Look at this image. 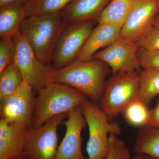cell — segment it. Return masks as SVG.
<instances>
[{
    "label": "cell",
    "instance_id": "obj_10",
    "mask_svg": "<svg viewBox=\"0 0 159 159\" xmlns=\"http://www.w3.org/2000/svg\"><path fill=\"white\" fill-rule=\"evenodd\" d=\"M139 50L137 42L119 38L108 47L97 52L93 58L106 64L112 74L138 71L141 68Z\"/></svg>",
    "mask_w": 159,
    "mask_h": 159
},
{
    "label": "cell",
    "instance_id": "obj_20",
    "mask_svg": "<svg viewBox=\"0 0 159 159\" xmlns=\"http://www.w3.org/2000/svg\"><path fill=\"white\" fill-rule=\"evenodd\" d=\"M159 96V70L145 69L140 73L139 98L148 105Z\"/></svg>",
    "mask_w": 159,
    "mask_h": 159
},
{
    "label": "cell",
    "instance_id": "obj_2",
    "mask_svg": "<svg viewBox=\"0 0 159 159\" xmlns=\"http://www.w3.org/2000/svg\"><path fill=\"white\" fill-rule=\"evenodd\" d=\"M66 24L61 11L39 16H28L23 21L20 32L38 58L43 62L51 66L56 42Z\"/></svg>",
    "mask_w": 159,
    "mask_h": 159
},
{
    "label": "cell",
    "instance_id": "obj_17",
    "mask_svg": "<svg viewBox=\"0 0 159 159\" xmlns=\"http://www.w3.org/2000/svg\"><path fill=\"white\" fill-rule=\"evenodd\" d=\"M134 151L137 155L159 159V129L148 126L139 128L135 139Z\"/></svg>",
    "mask_w": 159,
    "mask_h": 159
},
{
    "label": "cell",
    "instance_id": "obj_7",
    "mask_svg": "<svg viewBox=\"0 0 159 159\" xmlns=\"http://www.w3.org/2000/svg\"><path fill=\"white\" fill-rule=\"evenodd\" d=\"M93 21L66 24L61 31L54 48L51 66L59 70L77 59L93 31Z\"/></svg>",
    "mask_w": 159,
    "mask_h": 159
},
{
    "label": "cell",
    "instance_id": "obj_14",
    "mask_svg": "<svg viewBox=\"0 0 159 159\" xmlns=\"http://www.w3.org/2000/svg\"><path fill=\"white\" fill-rule=\"evenodd\" d=\"M121 28L108 23H100L93 29L76 60L87 61L94 59L98 50L106 48L120 37Z\"/></svg>",
    "mask_w": 159,
    "mask_h": 159
},
{
    "label": "cell",
    "instance_id": "obj_31",
    "mask_svg": "<svg viewBox=\"0 0 159 159\" xmlns=\"http://www.w3.org/2000/svg\"><path fill=\"white\" fill-rule=\"evenodd\" d=\"M17 159H29L28 158H27L25 157H24L23 156H21L20 157L18 158Z\"/></svg>",
    "mask_w": 159,
    "mask_h": 159
},
{
    "label": "cell",
    "instance_id": "obj_8",
    "mask_svg": "<svg viewBox=\"0 0 159 159\" xmlns=\"http://www.w3.org/2000/svg\"><path fill=\"white\" fill-rule=\"evenodd\" d=\"M13 39L15 51L13 61L21 72L25 81L34 91L38 92L49 82V76L53 69L51 66L43 62L38 58L20 32Z\"/></svg>",
    "mask_w": 159,
    "mask_h": 159
},
{
    "label": "cell",
    "instance_id": "obj_27",
    "mask_svg": "<svg viewBox=\"0 0 159 159\" xmlns=\"http://www.w3.org/2000/svg\"><path fill=\"white\" fill-rule=\"evenodd\" d=\"M146 126L159 129V96L156 105L150 110L149 118Z\"/></svg>",
    "mask_w": 159,
    "mask_h": 159
},
{
    "label": "cell",
    "instance_id": "obj_4",
    "mask_svg": "<svg viewBox=\"0 0 159 159\" xmlns=\"http://www.w3.org/2000/svg\"><path fill=\"white\" fill-rule=\"evenodd\" d=\"M140 73L121 72L112 74L106 81L99 103L101 110L113 119L139 98Z\"/></svg>",
    "mask_w": 159,
    "mask_h": 159
},
{
    "label": "cell",
    "instance_id": "obj_12",
    "mask_svg": "<svg viewBox=\"0 0 159 159\" xmlns=\"http://www.w3.org/2000/svg\"><path fill=\"white\" fill-rule=\"evenodd\" d=\"M64 124L66 133L58 146L55 159H89L83 155L81 149V133L87 124L80 107L69 112Z\"/></svg>",
    "mask_w": 159,
    "mask_h": 159
},
{
    "label": "cell",
    "instance_id": "obj_23",
    "mask_svg": "<svg viewBox=\"0 0 159 159\" xmlns=\"http://www.w3.org/2000/svg\"><path fill=\"white\" fill-rule=\"evenodd\" d=\"M109 142V150L105 159H131L130 151L125 142L117 135L110 134Z\"/></svg>",
    "mask_w": 159,
    "mask_h": 159
},
{
    "label": "cell",
    "instance_id": "obj_30",
    "mask_svg": "<svg viewBox=\"0 0 159 159\" xmlns=\"http://www.w3.org/2000/svg\"><path fill=\"white\" fill-rule=\"evenodd\" d=\"M133 159H144V157L141 155H137L134 157Z\"/></svg>",
    "mask_w": 159,
    "mask_h": 159
},
{
    "label": "cell",
    "instance_id": "obj_16",
    "mask_svg": "<svg viewBox=\"0 0 159 159\" xmlns=\"http://www.w3.org/2000/svg\"><path fill=\"white\" fill-rule=\"evenodd\" d=\"M26 4L13 2L0 6V36L13 38L20 32V27L26 17Z\"/></svg>",
    "mask_w": 159,
    "mask_h": 159
},
{
    "label": "cell",
    "instance_id": "obj_11",
    "mask_svg": "<svg viewBox=\"0 0 159 159\" xmlns=\"http://www.w3.org/2000/svg\"><path fill=\"white\" fill-rule=\"evenodd\" d=\"M159 12V0H134L119 38L137 42L152 27Z\"/></svg>",
    "mask_w": 159,
    "mask_h": 159
},
{
    "label": "cell",
    "instance_id": "obj_22",
    "mask_svg": "<svg viewBox=\"0 0 159 159\" xmlns=\"http://www.w3.org/2000/svg\"><path fill=\"white\" fill-rule=\"evenodd\" d=\"M147 105L139 98L133 101L123 112L126 122L134 127L146 126L150 112Z\"/></svg>",
    "mask_w": 159,
    "mask_h": 159
},
{
    "label": "cell",
    "instance_id": "obj_25",
    "mask_svg": "<svg viewBox=\"0 0 159 159\" xmlns=\"http://www.w3.org/2000/svg\"><path fill=\"white\" fill-rule=\"evenodd\" d=\"M139 49L159 51V27L152 26L137 41Z\"/></svg>",
    "mask_w": 159,
    "mask_h": 159
},
{
    "label": "cell",
    "instance_id": "obj_5",
    "mask_svg": "<svg viewBox=\"0 0 159 159\" xmlns=\"http://www.w3.org/2000/svg\"><path fill=\"white\" fill-rule=\"evenodd\" d=\"M89 127L86 145L89 159H105L109 150L110 134H120L119 123L112 122L100 109L99 104L87 100L80 106Z\"/></svg>",
    "mask_w": 159,
    "mask_h": 159
},
{
    "label": "cell",
    "instance_id": "obj_24",
    "mask_svg": "<svg viewBox=\"0 0 159 159\" xmlns=\"http://www.w3.org/2000/svg\"><path fill=\"white\" fill-rule=\"evenodd\" d=\"M15 51L13 38H2L0 40V73L13 61Z\"/></svg>",
    "mask_w": 159,
    "mask_h": 159
},
{
    "label": "cell",
    "instance_id": "obj_19",
    "mask_svg": "<svg viewBox=\"0 0 159 159\" xmlns=\"http://www.w3.org/2000/svg\"><path fill=\"white\" fill-rule=\"evenodd\" d=\"M25 81L20 69L12 61L0 73V103L17 90Z\"/></svg>",
    "mask_w": 159,
    "mask_h": 159
},
{
    "label": "cell",
    "instance_id": "obj_3",
    "mask_svg": "<svg viewBox=\"0 0 159 159\" xmlns=\"http://www.w3.org/2000/svg\"><path fill=\"white\" fill-rule=\"evenodd\" d=\"M31 126L39 127L52 117L68 113L88 100L84 94L69 86L49 81L38 92Z\"/></svg>",
    "mask_w": 159,
    "mask_h": 159
},
{
    "label": "cell",
    "instance_id": "obj_6",
    "mask_svg": "<svg viewBox=\"0 0 159 159\" xmlns=\"http://www.w3.org/2000/svg\"><path fill=\"white\" fill-rule=\"evenodd\" d=\"M68 114L52 117L39 127L30 126L22 156L29 159H55L58 148L57 129Z\"/></svg>",
    "mask_w": 159,
    "mask_h": 159
},
{
    "label": "cell",
    "instance_id": "obj_21",
    "mask_svg": "<svg viewBox=\"0 0 159 159\" xmlns=\"http://www.w3.org/2000/svg\"><path fill=\"white\" fill-rule=\"evenodd\" d=\"M73 0H29L25 6L26 17L60 12Z\"/></svg>",
    "mask_w": 159,
    "mask_h": 159
},
{
    "label": "cell",
    "instance_id": "obj_32",
    "mask_svg": "<svg viewBox=\"0 0 159 159\" xmlns=\"http://www.w3.org/2000/svg\"><path fill=\"white\" fill-rule=\"evenodd\" d=\"M143 157H144V159H151L150 158L146 156L143 155Z\"/></svg>",
    "mask_w": 159,
    "mask_h": 159
},
{
    "label": "cell",
    "instance_id": "obj_13",
    "mask_svg": "<svg viewBox=\"0 0 159 159\" xmlns=\"http://www.w3.org/2000/svg\"><path fill=\"white\" fill-rule=\"evenodd\" d=\"M29 127L0 120V159H17L22 156Z\"/></svg>",
    "mask_w": 159,
    "mask_h": 159
},
{
    "label": "cell",
    "instance_id": "obj_26",
    "mask_svg": "<svg viewBox=\"0 0 159 159\" xmlns=\"http://www.w3.org/2000/svg\"><path fill=\"white\" fill-rule=\"evenodd\" d=\"M138 57L141 68L159 70V51L139 49Z\"/></svg>",
    "mask_w": 159,
    "mask_h": 159
},
{
    "label": "cell",
    "instance_id": "obj_1",
    "mask_svg": "<svg viewBox=\"0 0 159 159\" xmlns=\"http://www.w3.org/2000/svg\"><path fill=\"white\" fill-rule=\"evenodd\" d=\"M94 59L87 61L75 60L64 67L53 70L49 76V81L76 89L91 101L99 104L107 80L108 66L101 61Z\"/></svg>",
    "mask_w": 159,
    "mask_h": 159
},
{
    "label": "cell",
    "instance_id": "obj_28",
    "mask_svg": "<svg viewBox=\"0 0 159 159\" xmlns=\"http://www.w3.org/2000/svg\"><path fill=\"white\" fill-rule=\"evenodd\" d=\"M29 0H0V6L13 2H21L26 4Z\"/></svg>",
    "mask_w": 159,
    "mask_h": 159
},
{
    "label": "cell",
    "instance_id": "obj_9",
    "mask_svg": "<svg viewBox=\"0 0 159 159\" xmlns=\"http://www.w3.org/2000/svg\"><path fill=\"white\" fill-rule=\"evenodd\" d=\"M32 87L25 81L0 103L1 119L11 124L31 126L36 97Z\"/></svg>",
    "mask_w": 159,
    "mask_h": 159
},
{
    "label": "cell",
    "instance_id": "obj_18",
    "mask_svg": "<svg viewBox=\"0 0 159 159\" xmlns=\"http://www.w3.org/2000/svg\"><path fill=\"white\" fill-rule=\"evenodd\" d=\"M134 0H111L98 19V23H108L122 28Z\"/></svg>",
    "mask_w": 159,
    "mask_h": 159
},
{
    "label": "cell",
    "instance_id": "obj_29",
    "mask_svg": "<svg viewBox=\"0 0 159 159\" xmlns=\"http://www.w3.org/2000/svg\"><path fill=\"white\" fill-rule=\"evenodd\" d=\"M152 26L159 27V12L156 16L152 22Z\"/></svg>",
    "mask_w": 159,
    "mask_h": 159
},
{
    "label": "cell",
    "instance_id": "obj_15",
    "mask_svg": "<svg viewBox=\"0 0 159 159\" xmlns=\"http://www.w3.org/2000/svg\"><path fill=\"white\" fill-rule=\"evenodd\" d=\"M111 0H73L61 12L66 24L98 21Z\"/></svg>",
    "mask_w": 159,
    "mask_h": 159
}]
</instances>
